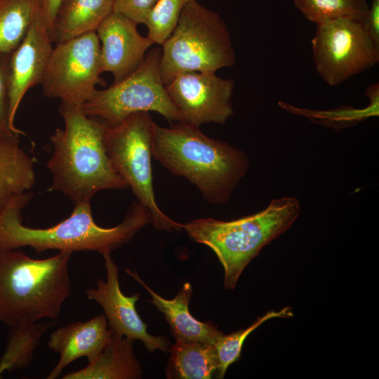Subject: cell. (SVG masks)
<instances>
[{"mask_svg": "<svg viewBox=\"0 0 379 379\" xmlns=\"http://www.w3.org/2000/svg\"><path fill=\"white\" fill-rule=\"evenodd\" d=\"M29 192L11 198L0 211V248L29 246L38 253L48 250L72 253L95 251L104 255L128 243L142 227L152 222L149 210L134 204L123 222L105 228L95 222L91 202L74 204L71 215L48 228L22 224V211L32 197Z\"/></svg>", "mask_w": 379, "mask_h": 379, "instance_id": "obj_1", "label": "cell"}, {"mask_svg": "<svg viewBox=\"0 0 379 379\" xmlns=\"http://www.w3.org/2000/svg\"><path fill=\"white\" fill-rule=\"evenodd\" d=\"M152 157L172 174L195 185L213 204L229 201L249 166L244 151L206 135L199 126L184 122L169 128L156 124Z\"/></svg>", "mask_w": 379, "mask_h": 379, "instance_id": "obj_2", "label": "cell"}, {"mask_svg": "<svg viewBox=\"0 0 379 379\" xmlns=\"http://www.w3.org/2000/svg\"><path fill=\"white\" fill-rule=\"evenodd\" d=\"M59 112L64 128H56L50 137L53 153L46 164L52 175L51 189L75 204L91 202L104 190L128 187L106 152L105 125L86 116L80 107L61 103Z\"/></svg>", "mask_w": 379, "mask_h": 379, "instance_id": "obj_3", "label": "cell"}, {"mask_svg": "<svg viewBox=\"0 0 379 379\" xmlns=\"http://www.w3.org/2000/svg\"><path fill=\"white\" fill-rule=\"evenodd\" d=\"M71 255L34 259L18 248H0V321L13 327L55 320L72 292Z\"/></svg>", "mask_w": 379, "mask_h": 379, "instance_id": "obj_4", "label": "cell"}, {"mask_svg": "<svg viewBox=\"0 0 379 379\" xmlns=\"http://www.w3.org/2000/svg\"><path fill=\"white\" fill-rule=\"evenodd\" d=\"M300 208L297 198L284 197L249 215L230 221L197 219L182 224V229L215 253L224 269L225 287L230 290L260 250L291 227Z\"/></svg>", "mask_w": 379, "mask_h": 379, "instance_id": "obj_5", "label": "cell"}, {"mask_svg": "<svg viewBox=\"0 0 379 379\" xmlns=\"http://www.w3.org/2000/svg\"><path fill=\"white\" fill-rule=\"evenodd\" d=\"M159 71L164 85L187 72H216L236 63L231 35L220 15L197 1L188 4L161 44Z\"/></svg>", "mask_w": 379, "mask_h": 379, "instance_id": "obj_6", "label": "cell"}, {"mask_svg": "<svg viewBox=\"0 0 379 379\" xmlns=\"http://www.w3.org/2000/svg\"><path fill=\"white\" fill-rule=\"evenodd\" d=\"M156 124L149 112L128 116L119 124L106 126L104 144L116 172L131 187L138 202L147 208L159 230L182 229V224L166 216L157 204L152 182V142Z\"/></svg>", "mask_w": 379, "mask_h": 379, "instance_id": "obj_7", "label": "cell"}, {"mask_svg": "<svg viewBox=\"0 0 379 379\" xmlns=\"http://www.w3.org/2000/svg\"><path fill=\"white\" fill-rule=\"evenodd\" d=\"M160 55V48H152L131 74L108 88L96 89L81 106L84 113L106 126L117 125L128 116L142 112H157L170 122H182L161 78Z\"/></svg>", "mask_w": 379, "mask_h": 379, "instance_id": "obj_8", "label": "cell"}, {"mask_svg": "<svg viewBox=\"0 0 379 379\" xmlns=\"http://www.w3.org/2000/svg\"><path fill=\"white\" fill-rule=\"evenodd\" d=\"M315 69L328 86H338L378 63L379 48L364 19L343 18L317 26L311 40Z\"/></svg>", "mask_w": 379, "mask_h": 379, "instance_id": "obj_9", "label": "cell"}, {"mask_svg": "<svg viewBox=\"0 0 379 379\" xmlns=\"http://www.w3.org/2000/svg\"><path fill=\"white\" fill-rule=\"evenodd\" d=\"M101 74L100 44L91 32L55 43L41 85L47 98L81 107L102 84Z\"/></svg>", "mask_w": 379, "mask_h": 379, "instance_id": "obj_10", "label": "cell"}, {"mask_svg": "<svg viewBox=\"0 0 379 379\" xmlns=\"http://www.w3.org/2000/svg\"><path fill=\"white\" fill-rule=\"evenodd\" d=\"M165 87L182 122L197 126L225 124L234 114V82L218 77L216 72H183Z\"/></svg>", "mask_w": 379, "mask_h": 379, "instance_id": "obj_11", "label": "cell"}, {"mask_svg": "<svg viewBox=\"0 0 379 379\" xmlns=\"http://www.w3.org/2000/svg\"><path fill=\"white\" fill-rule=\"evenodd\" d=\"M103 255L106 269V280L100 279L96 288L85 291L88 300L98 304L103 310L109 328L114 333L133 340H140L150 352L155 350L168 351L170 341L164 336H154L147 332V325L138 314L135 304L140 295H125L120 288L119 267L111 253Z\"/></svg>", "mask_w": 379, "mask_h": 379, "instance_id": "obj_12", "label": "cell"}, {"mask_svg": "<svg viewBox=\"0 0 379 379\" xmlns=\"http://www.w3.org/2000/svg\"><path fill=\"white\" fill-rule=\"evenodd\" d=\"M53 41L44 14L32 23L19 46L11 53L8 63L9 120L15 118L21 101L31 88L41 84L53 50Z\"/></svg>", "mask_w": 379, "mask_h": 379, "instance_id": "obj_13", "label": "cell"}, {"mask_svg": "<svg viewBox=\"0 0 379 379\" xmlns=\"http://www.w3.org/2000/svg\"><path fill=\"white\" fill-rule=\"evenodd\" d=\"M137 24L112 11L96 30L100 44L101 72L118 82L134 72L154 44L140 34Z\"/></svg>", "mask_w": 379, "mask_h": 379, "instance_id": "obj_14", "label": "cell"}, {"mask_svg": "<svg viewBox=\"0 0 379 379\" xmlns=\"http://www.w3.org/2000/svg\"><path fill=\"white\" fill-rule=\"evenodd\" d=\"M107 326L106 317L102 314L85 321L60 326L52 332L48 347L60 358L46 378H58L65 367L81 357H86L88 362L95 359L114 334Z\"/></svg>", "mask_w": 379, "mask_h": 379, "instance_id": "obj_15", "label": "cell"}, {"mask_svg": "<svg viewBox=\"0 0 379 379\" xmlns=\"http://www.w3.org/2000/svg\"><path fill=\"white\" fill-rule=\"evenodd\" d=\"M126 272L148 291L152 296L149 302L164 314V318L170 326L171 333L175 340L213 345L222 333L211 321L201 322L190 314L189 304L192 295V288L189 282L182 285L173 299L166 300L152 291L136 272L126 269Z\"/></svg>", "mask_w": 379, "mask_h": 379, "instance_id": "obj_16", "label": "cell"}, {"mask_svg": "<svg viewBox=\"0 0 379 379\" xmlns=\"http://www.w3.org/2000/svg\"><path fill=\"white\" fill-rule=\"evenodd\" d=\"M135 340L113 334L107 345L93 361L81 369L65 374L63 379H137L141 366L133 352Z\"/></svg>", "mask_w": 379, "mask_h": 379, "instance_id": "obj_17", "label": "cell"}, {"mask_svg": "<svg viewBox=\"0 0 379 379\" xmlns=\"http://www.w3.org/2000/svg\"><path fill=\"white\" fill-rule=\"evenodd\" d=\"M113 7L114 0H62L51 27L53 42L96 32Z\"/></svg>", "mask_w": 379, "mask_h": 379, "instance_id": "obj_18", "label": "cell"}, {"mask_svg": "<svg viewBox=\"0 0 379 379\" xmlns=\"http://www.w3.org/2000/svg\"><path fill=\"white\" fill-rule=\"evenodd\" d=\"M34 162L19 145L18 137L0 138V211L11 197L35 184Z\"/></svg>", "mask_w": 379, "mask_h": 379, "instance_id": "obj_19", "label": "cell"}, {"mask_svg": "<svg viewBox=\"0 0 379 379\" xmlns=\"http://www.w3.org/2000/svg\"><path fill=\"white\" fill-rule=\"evenodd\" d=\"M168 350L166 375L169 378L210 379L218 370V357L212 344L175 340Z\"/></svg>", "mask_w": 379, "mask_h": 379, "instance_id": "obj_20", "label": "cell"}, {"mask_svg": "<svg viewBox=\"0 0 379 379\" xmlns=\"http://www.w3.org/2000/svg\"><path fill=\"white\" fill-rule=\"evenodd\" d=\"M365 95L369 103L363 108L341 106L335 109L319 110L298 107L283 101H279L278 105L291 114L304 117L313 123L339 131L369 118L378 117L379 83L375 82L368 86Z\"/></svg>", "mask_w": 379, "mask_h": 379, "instance_id": "obj_21", "label": "cell"}, {"mask_svg": "<svg viewBox=\"0 0 379 379\" xmlns=\"http://www.w3.org/2000/svg\"><path fill=\"white\" fill-rule=\"evenodd\" d=\"M41 14L42 0H0V55H11Z\"/></svg>", "mask_w": 379, "mask_h": 379, "instance_id": "obj_22", "label": "cell"}, {"mask_svg": "<svg viewBox=\"0 0 379 379\" xmlns=\"http://www.w3.org/2000/svg\"><path fill=\"white\" fill-rule=\"evenodd\" d=\"M53 324L51 320L10 327L6 346L0 359V378L5 371L22 369L31 365L34 352L43 335Z\"/></svg>", "mask_w": 379, "mask_h": 379, "instance_id": "obj_23", "label": "cell"}, {"mask_svg": "<svg viewBox=\"0 0 379 379\" xmlns=\"http://www.w3.org/2000/svg\"><path fill=\"white\" fill-rule=\"evenodd\" d=\"M294 6L317 26L343 18L364 19L367 0H293Z\"/></svg>", "mask_w": 379, "mask_h": 379, "instance_id": "obj_24", "label": "cell"}, {"mask_svg": "<svg viewBox=\"0 0 379 379\" xmlns=\"http://www.w3.org/2000/svg\"><path fill=\"white\" fill-rule=\"evenodd\" d=\"M291 309L284 307L279 311H269L262 317H258L246 328L229 335L222 333L213 343L218 362V378H222L228 367L240 359L244 343L251 332L270 319L291 317L293 314Z\"/></svg>", "mask_w": 379, "mask_h": 379, "instance_id": "obj_25", "label": "cell"}, {"mask_svg": "<svg viewBox=\"0 0 379 379\" xmlns=\"http://www.w3.org/2000/svg\"><path fill=\"white\" fill-rule=\"evenodd\" d=\"M195 1L199 0H158L145 23L147 36L154 44L161 45L174 29L184 8Z\"/></svg>", "mask_w": 379, "mask_h": 379, "instance_id": "obj_26", "label": "cell"}, {"mask_svg": "<svg viewBox=\"0 0 379 379\" xmlns=\"http://www.w3.org/2000/svg\"><path fill=\"white\" fill-rule=\"evenodd\" d=\"M10 55H0V138L24 134L13 128L9 120L8 63Z\"/></svg>", "mask_w": 379, "mask_h": 379, "instance_id": "obj_27", "label": "cell"}, {"mask_svg": "<svg viewBox=\"0 0 379 379\" xmlns=\"http://www.w3.org/2000/svg\"><path fill=\"white\" fill-rule=\"evenodd\" d=\"M158 0H114L113 11L137 25L144 24Z\"/></svg>", "mask_w": 379, "mask_h": 379, "instance_id": "obj_28", "label": "cell"}, {"mask_svg": "<svg viewBox=\"0 0 379 379\" xmlns=\"http://www.w3.org/2000/svg\"><path fill=\"white\" fill-rule=\"evenodd\" d=\"M364 22L371 40L379 48V0H371Z\"/></svg>", "mask_w": 379, "mask_h": 379, "instance_id": "obj_29", "label": "cell"}, {"mask_svg": "<svg viewBox=\"0 0 379 379\" xmlns=\"http://www.w3.org/2000/svg\"><path fill=\"white\" fill-rule=\"evenodd\" d=\"M62 0H42L44 13L48 22L51 32L52 24Z\"/></svg>", "mask_w": 379, "mask_h": 379, "instance_id": "obj_30", "label": "cell"}]
</instances>
